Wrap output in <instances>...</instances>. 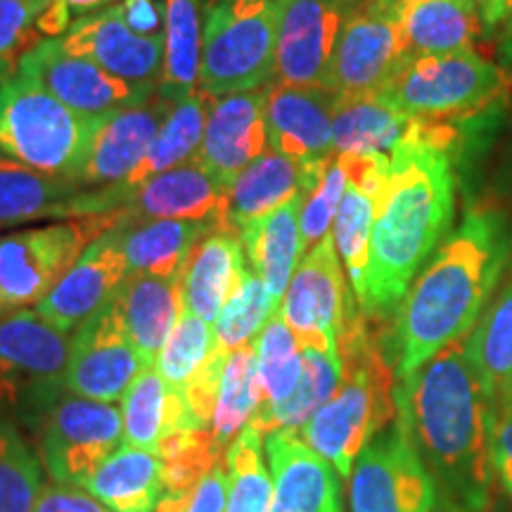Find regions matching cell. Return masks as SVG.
Instances as JSON below:
<instances>
[{
  "instance_id": "cell-49",
  "label": "cell",
  "mask_w": 512,
  "mask_h": 512,
  "mask_svg": "<svg viewBox=\"0 0 512 512\" xmlns=\"http://www.w3.org/2000/svg\"><path fill=\"white\" fill-rule=\"evenodd\" d=\"M34 512H110V508L81 486L50 482L43 484Z\"/></svg>"
},
{
  "instance_id": "cell-46",
  "label": "cell",
  "mask_w": 512,
  "mask_h": 512,
  "mask_svg": "<svg viewBox=\"0 0 512 512\" xmlns=\"http://www.w3.org/2000/svg\"><path fill=\"white\" fill-rule=\"evenodd\" d=\"M48 0H0V83L17 72L22 57L43 41L38 19Z\"/></svg>"
},
{
  "instance_id": "cell-30",
  "label": "cell",
  "mask_w": 512,
  "mask_h": 512,
  "mask_svg": "<svg viewBox=\"0 0 512 512\" xmlns=\"http://www.w3.org/2000/svg\"><path fill=\"white\" fill-rule=\"evenodd\" d=\"M304 200L306 195L294 197L283 207L245 223L238 230L249 271L259 275L261 283L266 285V290L278 304L294 271L302 264L304 240L299 216H302Z\"/></svg>"
},
{
  "instance_id": "cell-9",
  "label": "cell",
  "mask_w": 512,
  "mask_h": 512,
  "mask_svg": "<svg viewBox=\"0 0 512 512\" xmlns=\"http://www.w3.org/2000/svg\"><path fill=\"white\" fill-rule=\"evenodd\" d=\"M27 432L50 482L81 486L121 446L124 420L114 403L64 389L29 422Z\"/></svg>"
},
{
  "instance_id": "cell-43",
  "label": "cell",
  "mask_w": 512,
  "mask_h": 512,
  "mask_svg": "<svg viewBox=\"0 0 512 512\" xmlns=\"http://www.w3.org/2000/svg\"><path fill=\"white\" fill-rule=\"evenodd\" d=\"M164 467V494L190 496L204 475L214 470L226 453L216 446L211 430H183L162 439L157 448Z\"/></svg>"
},
{
  "instance_id": "cell-57",
  "label": "cell",
  "mask_w": 512,
  "mask_h": 512,
  "mask_svg": "<svg viewBox=\"0 0 512 512\" xmlns=\"http://www.w3.org/2000/svg\"><path fill=\"white\" fill-rule=\"evenodd\" d=\"M392 3H403V0H392Z\"/></svg>"
},
{
  "instance_id": "cell-23",
  "label": "cell",
  "mask_w": 512,
  "mask_h": 512,
  "mask_svg": "<svg viewBox=\"0 0 512 512\" xmlns=\"http://www.w3.org/2000/svg\"><path fill=\"white\" fill-rule=\"evenodd\" d=\"M266 100L268 86L211 98L195 159L228 188L249 162L268 150Z\"/></svg>"
},
{
  "instance_id": "cell-24",
  "label": "cell",
  "mask_w": 512,
  "mask_h": 512,
  "mask_svg": "<svg viewBox=\"0 0 512 512\" xmlns=\"http://www.w3.org/2000/svg\"><path fill=\"white\" fill-rule=\"evenodd\" d=\"M271 512H344L342 477L297 432L266 434Z\"/></svg>"
},
{
  "instance_id": "cell-51",
  "label": "cell",
  "mask_w": 512,
  "mask_h": 512,
  "mask_svg": "<svg viewBox=\"0 0 512 512\" xmlns=\"http://www.w3.org/2000/svg\"><path fill=\"white\" fill-rule=\"evenodd\" d=\"M223 463H226V458H223ZM223 463H216L214 470L202 477L183 512H226L230 479L228 467Z\"/></svg>"
},
{
  "instance_id": "cell-52",
  "label": "cell",
  "mask_w": 512,
  "mask_h": 512,
  "mask_svg": "<svg viewBox=\"0 0 512 512\" xmlns=\"http://www.w3.org/2000/svg\"><path fill=\"white\" fill-rule=\"evenodd\" d=\"M114 8L143 36H164V0H119Z\"/></svg>"
},
{
  "instance_id": "cell-36",
  "label": "cell",
  "mask_w": 512,
  "mask_h": 512,
  "mask_svg": "<svg viewBox=\"0 0 512 512\" xmlns=\"http://www.w3.org/2000/svg\"><path fill=\"white\" fill-rule=\"evenodd\" d=\"M344 366L339 349L302 347V377L285 401L271 411L254 415L249 425L261 434L299 432L328 403L342 384Z\"/></svg>"
},
{
  "instance_id": "cell-47",
  "label": "cell",
  "mask_w": 512,
  "mask_h": 512,
  "mask_svg": "<svg viewBox=\"0 0 512 512\" xmlns=\"http://www.w3.org/2000/svg\"><path fill=\"white\" fill-rule=\"evenodd\" d=\"M347 183V162H344L342 155H335L328 162V166H325L316 188L309 192V197L302 204L299 226H302L304 252H309L325 235L332 233V223H335L337 209L342 204L344 192H347Z\"/></svg>"
},
{
  "instance_id": "cell-42",
  "label": "cell",
  "mask_w": 512,
  "mask_h": 512,
  "mask_svg": "<svg viewBox=\"0 0 512 512\" xmlns=\"http://www.w3.org/2000/svg\"><path fill=\"white\" fill-rule=\"evenodd\" d=\"M261 434L247 425L228 446V508L226 512H271L273 479L261 456Z\"/></svg>"
},
{
  "instance_id": "cell-48",
  "label": "cell",
  "mask_w": 512,
  "mask_h": 512,
  "mask_svg": "<svg viewBox=\"0 0 512 512\" xmlns=\"http://www.w3.org/2000/svg\"><path fill=\"white\" fill-rule=\"evenodd\" d=\"M114 3H119V0H48L46 10L38 19V31L43 38L64 36L81 17L110 8Z\"/></svg>"
},
{
  "instance_id": "cell-25",
  "label": "cell",
  "mask_w": 512,
  "mask_h": 512,
  "mask_svg": "<svg viewBox=\"0 0 512 512\" xmlns=\"http://www.w3.org/2000/svg\"><path fill=\"white\" fill-rule=\"evenodd\" d=\"M347 162L349 183L339 204L332 240L342 259L344 273L354 292L356 302L366 294L368 264H370V238L377 211V197L387 181L389 157L387 155H342Z\"/></svg>"
},
{
  "instance_id": "cell-54",
  "label": "cell",
  "mask_w": 512,
  "mask_h": 512,
  "mask_svg": "<svg viewBox=\"0 0 512 512\" xmlns=\"http://www.w3.org/2000/svg\"><path fill=\"white\" fill-rule=\"evenodd\" d=\"M496 55L498 64L505 69V72L512 74V15L505 19L503 27L498 29L496 34Z\"/></svg>"
},
{
  "instance_id": "cell-5",
  "label": "cell",
  "mask_w": 512,
  "mask_h": 512,
  "mask_svg": "<svg viewBox=\"0 0 512 512\" xmlns=\"http://www.w3.org/2000/svg\"><path fill=\"white\" fill-rule=\"evenodd\" d=\"M98 119L69 110L19 67L0 83V152L41 174L74 181L91 152Z\"/></svg>"
},
{
  "instance_id": "cell-20",
  "label": "cell",
  "mask_w": 512,
  "mask_h": 512,
  "mask_svg": "<svg viewBox=\"0 0 512 512\" xmlns=\"http://www.w3.org/2000/svg\"><path fill=\"white\" fill-rule=\"evenodd\" d=\"M121 190V188H119ZM121 219L136 221H214L228 230V185L209 174L197 159L121 190Z\"/></svg>"
},
{
  "instance_id": "cell-21",
  "label": "cell",
  "mask_w": 512,
  "mask_h": 512,
  "mask_svg": "<svg viewBox=\"0 0 512 512\" xmlns=\"http://www.w3.org/2000/svg\"><path fill=\"white\" fill-rule=\"evenodd\" d=\"M62 46L131 83L159 86L164 72V36L138 34L117 8H102L74 22Z\"/></svg>"
},
{
  "instance_id": "cell-39",
  "label": "cell",
  "mask_w": 512,
  "mask_h": 512,
  "mask_svg": "<svg viewBox=\"0 0 512 512\" xmlns=\"http://www.w3.org/2000/svg\"><path fill=\"white\" fill-rule=\"evenodd\" d=\"M254 354L259 382V408L254 415H259L285 401L302 377V347L280 311L273 313L254 339Z\"/></svg>"
},
{
  "instance_id": "cell-13",
  "label": "cell",
  "mask_w": 512,
  "mask_h": 512,
  "mask_svg": "<svg viewBox=\"0 0 512 512\" xmlns=\"http://www.w3.org/2000/svg\"><path fill=\"white\" fill-rule=\"evenodd\" d=\"M356 304L330 233L306 252L280 299L278 311L290 325L299 347L337 349L344 323Z\"/></svg>"
},
{
  "instance_id": "cell-53",
  "label": "cell",
  "mask_w": 512,
  "mask_h": 512,
  "mask_svg": "<svg viewBox=\"0 0 512 512\" xmlns=\"http://www.w3.org/2000/svg\"><path fill=\"white\" fill-rule=\"evenodd\" d=\"M482 15L486 36L498 34L505 19L512 15V0H482Z\"/></svg>"
},
{
  "instance_id": "cell-4",
  "label": "cell",
  "mask_w": 512,
  "mask_h": 512,
  "mask_svg": "<svg viewBox=\"0 0 512 512\" xmlns=\"http://www.w3.org/2000/svg\"><path fill=\"white\" fill-rule=\"evenodd\" d=\"M354 306L339 335L344 377L335 396L297 434L318 456L351 477L358 453L396 420V361L389 330Z\"/></svg>"
},
{
  "instance_id": "cell-58",
  "label": "cell",
  "mask_w": 512,
  "mask_h": 512,
  "mask_svg": "<svg viewBox=\"0 0 512 512\" xmlns=\"http://www.w3.org/2000/svg\"><path fill=\"white\" fill-rule=\"evenodd\" d=\"M207 3H214V0H207Z\"/></svg>"
},
{
  "instance_id": "cell-37",
  "label": "cell",
  "mask_w": 512,
  "mask_h": 512,
  "mask_svg": "<svg viewBox=\"0 0 512 512\" xmlns=\"http://www.w3.org/2000/svg\"><path fill=\"white\" fill-rule=\"evenodd\" d=\"M209 105L211 95L202 91L192 93L190 98L176 102V105L171 107L169 117H166L162 128H159L157 138L152 140L143 162H140L138 169L128 176V181L117 185V188L131 190L140 183L150 181L152 176H159L164 174V171L176 169V166L195 159L204 138Z\"/></svg>"
},
{
  "instance_id": "cell-41",
  "label": "cell",
  "mask_w": 512,
  "mask_h": 512,
  "mask_svg": "<svg viewBox=\"0 0 512 512\" xmlns=\"http://www.w3.org/2000/svg\"><path fill=\"white\" fill-rule=\"evenodd\" d=\"M41 467L17 422L0 415V512H34L43 489Z\"/></svg>"
},
{
  "instance_id": "cell-32",
  "label": "cell",
  "mask_w": 512,
  "mask_h": 512,
  "mask_svg": "<svg viewBox=\"0 0 512 512\" xmlns=\"http://www.w3.org/2000/svg\"><path fill=\"white\" fill-rule=\"evenodd\" d=\"M425 119H413L384 105L375 95L339 98L332 126L335 155H392L396 147L418 136Z\"/></svg>"
},
{
  "instance_id": "cell-34",
  "label": "cell",
  "mask_w": 512,
  "mask_h": 512,
  "mask_svg": "<svg viewBox=\"0 0 512 512\" xmlns=\"http://www.w3.org/2000/svg\"><path fill=\"white\" fill-rule=\"evenodd\" d=\"M112 512L155 510L164 494V467L157 451L121 444L81 484Z\"/></svg>"
},
{
  "instance_id": "cell-33",
  "label": "cell",
  "mask_w": 512,
  "mask_h": 512,
  "mask_svg": "<svg viewBox=\"0 0 512 512\" xmlns=\"http://www.w3.org/2000/svg\"><path fill=\"white\" fill-rule=\"evenodd\" d=\"M121 245L131 275H181L195 247L214 230H223L214 221H136L121 219Z\"/></svg>"
},
{
  "instance_id": "cell-3",
  "label": "cell",
  "mask_w": 512,
  "mask_h": 512,
  "mask_svg": "<svg viewBox=\"0 0 512 512\" xmlns=\"http://www.w3.org/2000/svg\"><path fill=\"white\" fill-rule=\"evenodd\" d=\"M508 254L503 216L491 209H467L394 313L389 342L399 380L475 330Z\"/></svg>"
},
{
  "instance_id": "cell-35",
  "label": "cell",
  "mask_w": 512,
  "mask_h": 512,
  "mask_svg": "<svg viewBox=\"0 0 512 512\" xmlns=\"http://www.w3.org/2000/svg\"><path fill=\"white\" fill-rule=\"evenodd\" d=\"M164 72L157 95L181 102L197 93L207 0H164Z\"/></svg>"
},
{
  "instance_id": "cell-56",
  "label": "cell",
  "mask_w": 512,
  "mask_h": 512,
  "mask_svg": "<svg viewBox=\"0 0 512 512\" xmlns=\"http://www.w3.org/2000/svg\"><path fill=\"white\" fill-rule=\"evenodd\" d=\"M131 512H152V510H131Z\"/></svg>"
},
{
  "instance_id": "cell-45",
  "label": "cell",
  "mask_w": 512,
  "mask_h": 512,
  "mask_svg": "<svg viewBox=\"0 0 512 512\" xmlns=\"http://www.w3.org/2000/svg\"><path fill=\"white\" fill-rule=\"evenodd\" d=\"M214 351V323H207L204 318L183 309L176 328L171 330L169 339H166L162 351H159L155 370L162 375L166 384L176 389H185L195 380V375L200 373Z\"/></svg>"
},
{
  "instance_id": "cell-55",
  "label": "cell",
  "mask_w": 512,
  "mask_h": 512,
  "mask_svg": "<svg viewBox=\"0 0 512 512\" xmlns=\"http://www.w3.org/2000/svg\"><path fill=\"white\" fill-rule=\"evenodd\" d=\"M501 401H512V394H510V396H505V399H501Z\"/></svg>"
},
{
  "instance_id": "cell-8",
  "label": "cell",
  "mask_w": 512,
  "mask_h": 512,
  "mask_svg": "<svg viewBox=\"0 0 512 512\" xmlns=\"http://www.w3.org/2000/svg\"><path fill=\"white\" fill-rule=\"evenodd\" d=\"M119 221V211L50 221L0 235V320L36 309L83 249Z\"/></svg>"
},
{
  "instance_id": "cell-27",
  "label": "cell",
  "mask_w": 512,
  "mask_h": 512,
  "mask_svg": "<svg viewBox=\"0 0 512 512\" xmlns=\"http://www.w3.org/2000/svg\"><path fill=\"white\" fill-rule=\"evenodd\" d=\"M406 57L475 48L486 36L482 0H403L394 3Z\"/></svg>"
},
{
  "instance_id": "cell-22",
  "label": "cell",
  "mask_w": 512,
  "mask_h": 512,
  "mask_svg": "<svg viewBox=\"0 0 512 512\" xmlns=\"http://www.w3.org/2000/svg\"><path fill=\"white\" fill-rule=\"evenodd\" d=\"M171 107L174 102L155 93L147 102L100 117L91 152L74 181L83 188H112L126 183L143 162Z\"/></svg>"
},
{
  "instance_id": "cell-16",
  "label": "cell",
  "mask_w": 512,
  "mask_h": 512,
  "mask_svg": "<svg viewBox=\"0 0 512 512\" xmlns=\"http://www.w3.org/2000/svg\"><path fill=\"white\" fill-rule=\"evenodd\" d=\"M119 209L117 188H83L72 178L41 174L0 152V228L105 216Z\"/></svg>"
},
{
  "instance_id": "cell-38",
  "label": "cell",
  "mask_w": 512,
  "mask_h": 512,
  "mask_svg": "<svg viewBox=\"0 0 512 512\" xmlns=\"http://www.w3.org/2000/svg\"><path fill=\"white\" fill-rule=\"evenodd\" d=\"M467 351L496 403L512 394V278L467 335Z\"/></svg>"
},
{
  "instance_id": "cell-10",
  "label": "cell",
  "mask_w": 512,
  "mask_h": 512,
  "mask_svg": "<svg viewBox=\"0 0 512 512\" xmlns=\"http://www.w3.org/2000/svg\"><path fill=\"white\" fill-rule=\"evenodd\" d=\"M67 335L24 309L0 320V415L27 430L57 394L67 389Z\"/></svg>"
},
{
  "instance_id": "cell-14",
  "label": "cell",
  "mask_w": 512,
  "mask_h": 512,
  "mask_svg": "<svg viewBox=\"0 0 512 512\" xmlns=\"http://www.w3.org/2000/svg\"><path fill=\"white\" fill-rule=\"evenodd\" d=\"M19 69L34 76L69 110L91 119L140 105L157 93V86L124 81L102 69L100 64L72 55L62 46L60 36L43 38L34 50L22 57Z\"/></svg>"
},
{
  "instance_id": "cell-12",
  "label": "cell",
  "mask_w": 512,
  "mask_h": 512,
  "mask_svg": "<svg viewBox=\"0 0 512 512\" xmlns=\"http://www.w3.org/2000/svg\"><path fill=\"white\" fill-rule=\"evenodd\" d=\"M351 512H434L437 491L399 420L358 453L349 484Z\"/></svg>"
},
{
  "instance_id": "cell-15",
  "label": "cell",
  "mask_w": 512,
  "mask_h": 512,
  "mask_svg": "<svg viewBox=\"0 0 512 512\" xmlns=\"http://www.w3.org/2000/svg\"><path fill=\"white\" fill-rule=\"evenodd\" d=\"M145 368L112 299L74 332L64 384L83 399L114 403L124 399Z\"/></svg>"
},
{
  "instance_id": "cell-28",
  "label": "cell",
  "mask_w": 512,
  "mask_h": 512,
  "mask_svg": "<svg viewBox=\"0 0 512 512\" xmlns=\"http://www.w3.org/2000/svg\"><path fill=\"white\" fill-rule=\"evenodd\" d=\"M114 302L119 304L131 344L145 366L152 368L183 313V273L128 275Z\"/></svg>"
},
{
  "instance_id": "cell-19",
  "label": "cell",
  "mask_w": 512,
  "mask_h": 512,
  "mask_svg": "<svg viewBox=\"0 0 512 512\" xmlns=\"http://www.w3.org/2000/svg\"><path fill=\"white\" fill-rule=\"evenodd\" d=\"M337 102L339 95L325 86L268 83V150L306 166L330 162L335 157L332 126Z\"/></svg>"
},
{
  "instance_id": "cell-26",
  "label": "cell",
  "mask_w": 512,
  "mask_h": 512,
  "mask_svg": "<svg viewBox=\"0 0 512 512\" xmlns=\"http://www.w3.org/2000/svg\"><path fill=\"white\" fill-rule=\"evenodd\" d=\"M325 166H306L278 152H261L254 162L235 176L228 188V230L238 233L245 223L259 219L283 207L294 197L306 195L316 188Z\"/></svg>"
},
{
  "instance_id": "cell-18",
  "label": "cell",
  "mask_w": 512,
  "mask_h": 512,
  "mask_svg": "<svg viewBox=\"0 0 512 512\" xmlns=\"http://www.w3.org/2000/svg\"><path fill=\"white\" fill-rule=\"evenodd\" d=\"M128 275L131 268L121 245V226L117 221L83 249L72 268L38 302V316L46 318L64 335L76 332L102 306L117 297Z\"/></svg>"
},
{
  "instance_id": "cell-6",
  "label": "cell",
  "mask_w": 512,
  "mask_h": 512,
  "mask_svg": "<svg viewBox=\"0 0 512 512\" xmlns=\"http://www.w3.org/2000/svg\"><path fill=\"white\" fill-rule=\"evenodd\" d=\"M508 88V72L501 64L465 48L446 55L403 57L375 98L413 119L451 121L486 110Z\"/></svg>"
},
{
  "instance_id": "cell-2",
  "label": "cell",
  "mask_w": 512,
  "mask_h": 512,
  "mask_svg": "<svg viewBox=\"0 0 512 512\" xmlns=\"http://www.w3.org/2000/svg\"><path fill=\"white\" fill-rule=\"evenodd\" d=\"M453 143L456 128L448 121H425L418 136L389 155L370 238L366 294L358 302L368 318L382 323L394 318L413 280L451 230Z\"/></svg>"
},
{
  "instance_id": "cell-40",
  "label": "cell",
  "mask_w": 512,
  "mask_h": 512,
  "mask_svg": "<svg viewBox=\"0 0 512 512\" xmlns=\"http://www.w3.org/2000/svg\"><path fill=\"white\" fill-rule=\"evenodd\" d=\"M259 408V382H256L254 344L230 351L223 366L216 411L211 422V437L216 446L228 448L238 434L252 422Z\"/></svg>"
},
{
  "instance_id": "cell-7",
  "label": "cell",
  "mask_w": 512,
  "mask_h": 512,
  "mask_svg": "<svg viewBox=\"0 0 512 512\" xmlns=\"http://www.w3.org/2000/svg\"><path fill=\"white\" fill-rule=\"evenodd\" d=\"M275 22L278 0L209 3L197 91L221 98L273 83Z\"/></svg>"
},
{
  "instance_id": "cell-1",
  "label": "cell",
  "mask_w": 512,
  "mask_h": 512,
  "mask_svg": "<svg viewBox=\"0 0 512 512\" xmlns=\"http://www.w3.org/2000/svg\"><path fill=\"white\" fill-rule=\"evenodd\" d=\"M396 420L430 472L441 512H489L496 399L467 337L396 382Z\"/></svg>"
},
{
  "instance_id": "cell-17",
  "label": "cell",
  "mask_w": 512,
  "mask_h": 512,
  "mask_svg": "<svg viewBox=\"0 0 512 512\" xmlns=\"http://www.w3.org/2000/svg\"><path fill=\"white\" fill-rule=\"evenodd\" d=\"M358 0H278L275 83L323 86L337 36Z\"/></svg>"
},
{
  "instance_id": "cell-11",
  "label": "cell",
  "mask_w": 512,
  "mask_h": 512,
  "mask_svg": "<svg viewBox=\"0 0 512 512\" xmlns=\"http://www.w3.org/2000/svg\"><path fill=\"white\" fill-rule=\"evenodd\" d=\"M403 57L396 5L392 0H358L339 31L323 86L342 100L375 95Z\"/></svg>"
},
{
  "instance_id": "cell-44",
  "label": "cell",
  "mask_w": 512,
  "mask_h": 512,
  "mask_svg": "<svg viewBox=\"0 0 512 512\" xmlns=\"http://www.w3.org/2000/svg\"><path fill=\"white\" fill-rule=\"evenodd\" d=\"M278 306L280 304L271 297V292L261 283L259 275L247 271L238 292L228 299L219 318L214 320L216 349L230 354V351L245 347V344H254V339L259 337L264 325L278 311Z\"/></svg>"
},
{
  "instance_id": "cell-50",
  "label": "cell",
  "mask_w": 512,
  "mask_h": 512,
  "mask_svg": "<svg viewBox=\"0 0 512 512\" xmlns=\"http://www.w3.org/2000/svg\"><path fill=\"white\" fill-rule=\"evenodd\" d=\"M491 458H494V472L498 482L512 496V401L496 403Z\"/></svg>"
},
{
  "instance_id": "cell-29",
  "label": "cell",
  "mask_w": 512,
  "mask_h": 512,
  "mask_svg": "<svg viewBox=\"0 0 512 512\" xmlns=\"http://www.w3.org/2000/svg\"><path fill=\"white\" fill-rule=\"evenodd\" d=\"M249 271L240 235L214 230L190 254L183 271V309L214 323Z\"/></svg>"
},
{
  "instance_id": "cell-31",
  "label": "cell",
  "mask_w": 512,
  "mask_h": 512,
  "mask_svg": "<svg viewBox=\"0 0 512 512\" xmlns=\"http://www.w3.org/2000/svg\"><path fill=\"white\" fill-rule=\"evenodd\" d=\"M126 444L157 451L174 432L200 430L183 389L171 387L155 368H145L121 399Z\"/></svg>"
}]
</instances>
